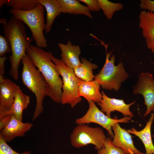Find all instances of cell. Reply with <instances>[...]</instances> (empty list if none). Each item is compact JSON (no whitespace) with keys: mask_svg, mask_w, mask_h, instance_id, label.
Instances as JSON below:
<instances>
[{"mask_svg":"<svg viewBox=\"0 0 154 154\" xmlns=\"http://www.w3.org/2000/svg\"><path fill=\"white\" fill-rule=\"evenodd\" d=\"M153 137H154V133L153 134Z\"/></svg>","mask_w":154,"mask_h":154,"instance_id":"cell-34","label":"cell"},{"mask_svg":"<svg viewBox=\"0 0 154 154\" xmlns=\"http://www.w3.org/2000/svg\"><path fill=\"white\" fill-rule=\"evenodd\" d=\"M11 52V48L9 43L5 37L0 35V56H4L6 54Z\"/></svg>","mask_w":154,"mask_h":154,"instance_id":"cell-26","label":"cell"},{"mask_svg":"<svg viewBox=\"0 0 154 154\" xmlns=\"http://www.w3.org/2000/svg\"><path fill=\"white\" fill-rule=\"evenodd\" d=\"M10 13L13 16L26 24L30 29L32 38L37 46L46 48L48 46L44 36L46 23L44 17V7L40 3L35 8L28 11H22L11 9Z\"/></svg>","mask_w":154,"mask_h":154,"instance_id":"cell-5","label":"cell"},{"mask_svg":"<svg viewBox=\"0 0 154 154\" xmlns=\"http://www.w3.org/2000/svg\"><path fill=\"white\" fill-rule=\"evenodd\" d=\"M31 151H27L22 153H18L8 145L3 138L0 136V154H31Z\"/></svg>","mask_w":154,"mask_h":154,"instance_id":"cell-25","label":"cell"},{"mask_svg":"<svg viewBox=\"0 0 154 154\" xmlns=\"http://www.w3.org/2000/svg\"><path fill=\"white\" fill-rule=\"evenodd\" d=\"M19 86L0 75V119L11 108Z\"/></svg>","mask_w":154,"mask_h":154,"instance_id":"cell-10","label":"cell"},{"mask_svg":"<svg viewBox=\"0 0 154 154\" xmlns=\"http://www.w3.org/2000/svg\"><path fill=\"white\" fill-rule=\"evenodd\" d=\"M139 27L149 49L154 53V12L142 10L139 15Z\"/></svg>","mask_w":154,"mask_h":154,"instance_id":"cell-13","label":"cell"},{"mask_svg":"<svg viewBox=\"0 0 154 154\" xmlns=\"http://www.w3.org/2000/svg\"><path fill=\"white\" fill-rule=\"evenodd\" d=\"M106 138L100 127H91L85 124L78 125L70 136L71 144L74 147L78 148L92 144L97 150L104 147Z\"/></svg>","mask_w":154,"mask_h":154,"instance_id":"cell-7","label":"cell"},{"mask_svg":"<svg viewBox=\"0 0 154 154\" xmlns=\"http://www.w3.org/2000/svg\"><path fill=\"white\" fill-rule=\"evenodd\" d=\"M102 43L106 50L105 62L99 73L94 76V80L100 84L103 89L118 91L121 84L128 78L129 75L125 69L123 63L120 62L117 65H115V56L113 55L110 58L112 51L108 53V45Z\"/></svg>","mask_w":154,"mask_h":154,"instance_id":"cell-4","label":"cell"},{"mask_svg":"<svg viewBox=\"0 0 154 154\" xmlns=\"http://www.w3.org/2000/svg\"><path fill=\"white\" fill-rule=\"evenodd\" d=\"M100 85L96 80L90 81L83 80L79 78L78 92L88 101H92L98 103L102 99V95L100 92Z\"/></svg>","mask_w":154,"mask_h":154,"instance_id":"cell-16","label":"cell"},{"mask_svg":"<svg viewBox=\"0 0 154 154\" xmlns=\"http://www.w3.org/2000/svg\"><path fill=\"white\" fill-rule=\"evenodd\" d=\"M79 1L86 4L90 11L98 12L101 9L98 0H80Z\"/></svg>","mask_w":154,"mask_h":154,"instance_id":"cell-27","label":"cell"},{"mask_svg":"<svg viewBox=\"0 0 154 154\" xmlns=\"http://www.w3.org/2000/svg\"><path fill=\"white\" fill-rule=\"evenodd\" d=\"M154 119V113H151L148 121L145 127L139 131L134 127L127 129L129 133L135 135L141 140L145 149V154H154V145L152 142L151 133V126Z\"/></svg>","mask_w":154,"mask_h":154,"instance_id":"cell-17","label":"cell"},{"mask_svg":"<svg viewBox=\"0 0 154 154\" xmlns=\"http://www.w3.org/2000/svg\"><path fill=\"white\" fill-rule=\"evenodd\" d=\"M140 2L139 6L141 9L154 12V1L141 0Z\"/></svg>","mask_w":154,"mask_h":154,"instance_id":"cell-28","label":"cell"},{"mask_svg":"<svg viewBox=\"0 0 154 154\" xmlns=\"http://www.w3.org/2000/svg\"><path fill=\"white\" fill-rule=\"evenodd\" d=\"M81 64L74 70L75 74L79 78L85 81L93 80L94 76L93 70L97 68L98 66L92 63L85 58L81 59Z\"/></svg>","mask_w":154,"mask_h":154,"instance_id":"cell-21","label":"cell"},{"mask_svg":"<svg viewBox=\"0 0 154 154\" xmlns=\"http://www.w3.org/2000/svg\"><path fill=\"white\" fill-rule=\"evenodd\" d=\"M23 64L21 80L23 84L35 95L36 104L33 120L37 118L43 110V100L47 96L46 84L40 71L26 53L21 61Z\"/></svg>","mask_w":154,"mask_h":154,"instance_id":"cell-3","label":"cell"},{"mask_svg":"<svg viewBox=\"0 0 154 154\" xmlns=\"http://www.w3.org/2000/svg\"><path fill=\"white\" fill-rule=\"evenodd\" d=\"M7 0H0V8H1L4 5L6 4Z\"/></svg>","mask_w":154,"mask_h":154,"instance_id":"cell-31","label":"cell"},{"mask_svg":"<svg viewBox=\"0 0 154 154\" xmlns=\"http://www.w3.org/2000/svg\"><path fill=\"white\" fill-rule=\"evenodd\" d=\"M37 2L43 5L46 11V21L45 31L49 32L55 19L61 13L58 0H37Z\"/></svg>","mask_w":154,"mask_h":154,"instance_id":"cell-19","label":"cell"},{"mask_svg":"<svg viewBox=\"0 0 154 154\" xmlns=\"http://www.w3.org/2000/svg\"><path fill=\"white\" fill-rule=\"evenodd\" d=\"M12 115H8L2 119H0V130L4 128L9 123Z\"/></svg>","mask_w":154,"mask_h":154,"instance_id":"cell-29","label":"cell"},{"mask_svg":"<svg viewBox=\"0 0 154 154\" xmlns=\"http://www.w3.org/2000/svg\"><path fill=\"white\" fill-rule=\"evenodd\" d=\"M33 124L30 123H23L19 120L13 114L8 124L1 130V136L6 142L11 141L16 137H22L30 130Z\"/></svg>","mask_w":154,"mask_h":154,"instance_id":"cell-14","label":"cell"},{"mask_svg":"<svg viewBox=\"0 0 154 154\" xmlns=\"http://www.w3.org/2000/svg\"><path fill=\"white\" fill-rule=\"evenodd\" d=\"M152 62V63H153V65H154V63L153 62Z\"/></svg>","mask_w":154,"mask_h":154,"instance_id":"cell-33","label":"cell"},{"mask_svg":"<svg viewBox=\"0 0 154 154\" xmlns=\"http://www.w3.org/2000/svg\"><path fill=\"white\" fill-rule=\"evenodd\" d=\"M114 132L112 144L115 147L122 149L125 154H145L137 149L135 146L132 136L125 129L121 128L118 123L112 127Z\"/></svg>","mask_w":154,"mask_h":154,"instance_id":"cell-11","label":"cell"},{"mask_svg":"<svg viewBox=\"0 0 154 154\" xmlns=\"http://www.w3.org/2000/svg\"><path fill=\"white\" fill-rule=\"evenodd\" d=\"M30 102L29 96L24 94L19 86L13 104L10 109L5 114V117L13 114L19 120L22 121L23 111L27 108Z\"/></svg>","mask_w":154,"mask_h":154,"instance_id":"cell-18","label":"cell"},{"mask_svg":"<svg viewBox=\"0 0 154 154\" xmlns=\"http://www.w3.org/2000/svg\"><path fill=\"white\" fill-rule=\"evenodd\" d=\"M52 61L56 65L62 78V94L61 103L68 104L74 107L82 99L78 94L79 78L75 74L74 70L67 66L59 59L54 57Z\"/></svg>","mask_w":154,"mask_h":154,"instance_id":"cell-6","label":"cell"},{"mask_svg":"<svg viewBox=\"0 0 154 154\" xmlns=\"http://www.w3.org/2000/svg\"><path fill=\"white\" fill-rule=\"evenodd\" d=\"M99 5L104 14L108 19H112L115 12L121 10L123 7L122 4L115 3L108 0H98Z\"/></svg>","mask_w":154,"mask_h":154,"instance_id":"cell-23","label":"cell"},{"mask_svg":"<svg viewBox=\"0 0 154 154\" xmlns=\"http://www.w3.org/2000/svg\"><path fill=\"white\" fill-rule=\"evenodd\" d=\"M89 108L85 114L82 117L77 118L75 123L77 125L85 124L90 123L98 124L105 128L108 132L109 134L113 138L114 133L112 127L116 123H128L131 120V117L125 116L119 119L115 116L111 118L100 111L92 101H88Z\"/></svg>","mask_w":154,"mask_h":154,"instance_id":"cell-8","label":"cell"},{"mask_svg":"<svg viewBox=\"0 0 154 154\" xmlns=\"http://www.w3.org/2000/svg\"><path fill=\"white\" fill-rule=\"evenodd\" d=\"M39 4L37 0H7L6 5L15 9L28 11L34 9Z\"/></svg>","mask_w":154,"mask_h":154,"instance_id":"cell-22","label":"cell"},{"mask_svg":"<svg viewBox=\"0 0 154 154\" xmlns=\"http://www.w3.org/2000/svg\"><path fill=\"white\" fill-rule=\"evenodd\" d=\"M26 53L44 76L46 84L47 96L57 103L61 102L63 82L61 74L52 59L54 56L51 52L31 45Z\"/></svg>","mask_w":154,"mask_h":154,"instance_id":"cell-1","label":"cell"},{"mask_svg":"<svg viewBox=\"0 0 154 154\" xmlns=\"http://www.w3.org/2000/svg\"><path fill=\"white\" fill-rule=\"evenodd\" d=\"M132 92L135 95L140 94L144 98L146 110V116L152 111L154 107V80L149 72H142L139 74L137 83L133 86Z\"/></svg>","mask_w":154,"mask_h":154,"instance_id":"cell-9","label":"cell"},{"mask_svg":"<svg viewBox=\"0 0 154 154\" xmlns=\"http://www.w3.org/2000/svg\"><path fill=\"white\" fill-rule=\"evenodd\" d=\"M101 93L102 95V99L97 104L101 108L102 111L106 113L107 116L111 117V113L116 111L121 113L125 116L131 117L133 116V114L130 110V107L135 104V101L127 104L123 100L109 97L103 91H101Z\"/></svg>","mask_w":154,"mask_h":154,"instance_id":"cell-12","label":"cell"},{"mask_svg":"<svg viewBox=\"0 0 154 154\" xmlns=\"http://www.w3.org/2000/svg\"><path fill=\"white\" fill-rule=\"evenodd\" d=\"M0 23L3 24L5 37L8 41L11 48L10 56L11 68L9 73L14 79H18V70L22 59L32 42V38L27 36L24 23L13 16L7 22V19L2 18Z\"/></svg>","mask_w":154,"mask_h":154,"instance_id":"cell-2","label":"cell"},{"mask_svg":"<svg viewBox=\"0 0 154 154\" xmlns=\"http://www.w3.org/2000/svg\"><path fill=\"white\" fill-rule=\"evenodd\" d=\"M61 13L85 15L90 18L92 17L87 6L81 4L76 0H58Z\"/></svg>","mask_w":154,"mask_h":154,"instance_id":"cell-20","label":"cell"},{"mask_svg":"<svg viewBox=\"0 0 154 154\" xmlns=\"http://www.w3.org/2000/svg\"><path fill=\"white\" fill-rule=\"evenodd\" d=\"M152 111H153L154 112V107L152 110Z\"/></svg>","mask_w":154,"mask_h":154,"instance_id":"cell-32","label":"cell"},{"mask_svg":"<svg viewBox=\"0 0 154 154\" xmlns=\"http://www.w3.org/2000/svg\"><path fill=\"white\" fill-rule=\"evenodd\" d=\"M7 59L5 56H0V75L3 76L5 74V62Z\"/></svg>","mask_w":154,"mask_h":154,"instance_id":"cell-30","label":"cell"},{"mask_svg":"<svg viewBox=\"0 0 154 154\" xmlns=\"http://www.w3.org/2000/svg\"><path fill=\"white\" fill-rule=\"evenodd\" d=\"M58 46L61 51V60L67 66L74 70L81 64L79 59L81 51L79 46L72 45L70 41L66 44L59 43Z\"/></svg>","mask_w":154,"mask_h":154,"instance_id":"cell-15","label":"cell"},{"mask_svg":"<svg viewBox=\"0 0 154 154\" xmlns=\"http://www.w3.org/2000/svg\"><path fill=\"white\" fill-rule=\"evenodd\" d=\"M112 139L111 137L106 138L104 147L98 150L97 154H125L122 149L113 145L112 143Z\"/></svg>","mask_w":154,"mask_h":154,"instance_id":"cell-24","label":"cell"}]
</instances>
